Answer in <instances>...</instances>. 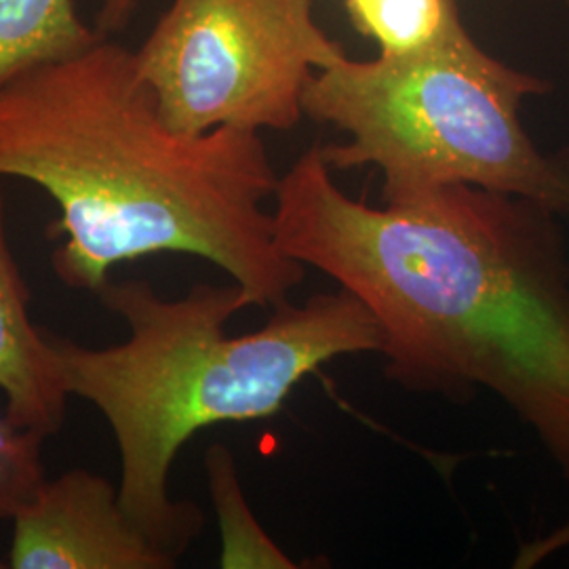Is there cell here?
Returning a JSON list of instances; mask_svg holds the SVG:
<instances>
[{"mask_svg": "<svg viewBox=\"0 0 569 569\" xmlns=\"http://www.w3.org/2000/svg\"><path fill=\"white\" fill-rule=\"evenodd\" d=\"M11 523L7 568H176L124 510L119 483L84 468L44 475Z\"/></svg>", "mask_w": 569, "mask_h": 569, "instance_id": "8992f818", "label": "cell"}, {"mask_svg": "<svg viewBox=\"0 0 569 569\" xmlns=\"http://www.w3.org/2000/svg\"><path fill=\"white\" fill-rule=\"evenodd\" d=\"M211 505L220 526V568L296 569L293 559L266 533L244 498L239 467L232 451L216 443L204 453Z\"/></svg>", "mask_w": 569, "mask_h": 569, "instance_id": "9c48e42d", "label": "cell"}, {"mask_svg": "<svg viewBox=\"0 0 569 569\" xmlns=\"http://www.w3.org/2000/svg\"><path fill=\"white\" fill-rule=\"evenodd\" d=\"M331 173L321 146H312L279 178V249L373 315L390 382L451 403H468L486 388L569 479L561 216L462 183L371 207L348 197Z\"/></svg>", "mask_w": 569, "mask_h": 569, "instance_id": "6da1fadb", "label": "cell"}, {"mask_svg": "<svg viewBox=\"0 0 569 569\" xmlns=\"http://www.w3.org/2000/svg\"><path fill=\"white\" fill-rule=\"evenodd\" d=\"M547 91L550 82L491 58L460 28L411 56H346L306 82L302 110L348 136L321 146L331 171L382 173L385 204L462 183L569 218V157L540 152L519 117Z\"/></svg>", "mask_w": 569, "mask_h": 569, "instance_id": "277c9868", "label": "cell"}, {"mask_svg": "<svg viewBox=\"0 0 569 569\" xmlns=\"http://www.w3.org/2000/svg\"><path fill=\"white\" fill-rule=\"evenodd\" d=\"M30 287L7 237L0 178V395L4 418L49 439L66 422L68 392L61 387L49 331L30 315Z\"/></svg>", "mask_w": 569, "mask_h": 569, "instance_id": "52a82bcc", "label": "cell"}, {"mask_svg": "<svg viewBox=\"0 0 569 569\" xmlns=\"http://www.w3.org/2000/svg\"><path fill=\"white\" fill-rule=\"evenodd\" d=\"M346 11L380 56L420 53L465 28L456 0H346Z\"/></svg>", "mask_w": 569, "mask_h": 569, "instance_id": "30bf717a", "label": "cell"}, {"mask_svg": "<svg viewBox=\"0 0 569 569\" xmlns=\"http://www.w3.org/2000/svg\"><path fill=\"white\" fill-rule=\"evenodd\" d=\"M102 39L93 23L82 20L77 0H0V87Z\"/></svg>", "mask_w": 569, "mask_h": 569, "instance_id": "ba28073f", "label": "cell"}, {"mask_svg": "<svg viewBox=\"0 0 569 569\" xmlns=\"http://www.w3.org/2000/svg\"><path fill=\"white\" fill-rule=\"evenodd\" d=\"M131 53L159 114L186 136L293 129L306 82L346 58L312 0H171Z\"/></svg>", "mask_w": 569, "mask_h": 569, "instance_id": "5b68a950", "label": "cell"}, {"mask_svg": "<svg viewBox=\"0 0 569 569\" xmlns=\"http://www.w3.org/2000/svg\"><path fill=\"white\" fill-rule=\"evenodd\" d=\"M42 443L37 432L11 425L0 413V523L11 521L44 479Z\"/></svg>", "mask_w": 569, "mask_h": 569, "instance_id": "8fae6325", "label": "cell"}, {"mask_svg": "<svg viewBox=\"0 0 569 569\" xmlns=\"http://www.w3.org/2000/svg\"><path fill=\"white\" fill-rule=\"evenodd\" d=\"M0 568H7V563H0Z\"/></svg>", "mask_w": 569, "mask_h": 569, "instance_id": "4fadbf2b", "label": "cell"}, {"mask_svg": "<svg viewBox=\"0 0 569 569\" xmlns=\"http://www.w3.org/2000/svg\"><path fill=\"white\" fill-rule=\"evenodd\" d=\"M0 178L58 204L49 262L74 291L98 293L114 266L157 253L218 266L260 308L305 281L266 209L279 176L260 131H173L114 39L0 87Z\"/></svg>", "mask_w": 569, "mask_h": 569, "instance_id": "7a4b0ae2", "label": "cell"}, {"mask_svg": "<svg viewBox=\"0 0 569 569\" xmlns=\"http://www.w3.org/2000/svg\"><path fill=\"white\" fill-rule=\"evenodd\" d=\"M98 298L129 336L89 348L49 331L61 387L102 413L121 458L122 507L176 566L204 528L203 510L171 498L180 449L204 428L279 413L293 388L340 357L382 350L378 321L346 289L274 306L243 336L226 331L253 306L234 281L164 300L140 279H110Z\"/></svg>", "mask_w": 569, "mask_h": 569, "instance_id": "3957f363", "label": "cell"}, {"mask_svg": "<svg viewBox=\"0 0 569 569\" xmlns=\"http://www.w3.org/2000/svg\"><path fill=\"white\" fill-rule=\"evenodd\" d=\"M568 4H569V0H568Z\"/></svg>", "mask_w": 569, "mask_h": 569, "instance_id": "5bb4252c", "label": "cell"}, {"mask_svg": "<svg viewBox=\"0 0 569 569\" xmlns=\"http://www.w3.org/2000/svg\"><path fill=\"white\" fill-rule=\"evenodd\" d=\"M143 0H100L93 26L103 39H114L129 28Z\"/></svg>", "mask_w": 569, "mask_h": 569, "instance_id": "7c38bea8", "label": "cell"}]
</instances>
